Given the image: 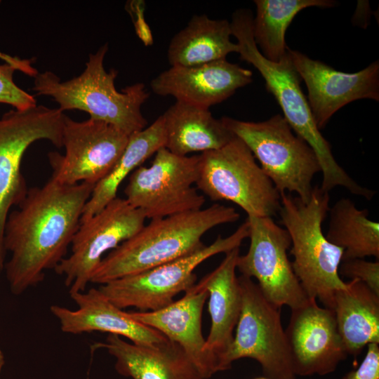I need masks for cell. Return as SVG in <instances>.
<instances>
[{
    "mask_svg": "<svg viewBox=\"0 0 379 379\" xmlns=\"http://www.w3.org/2000/svg\"><path fill=\"white\" fill-rule=\"evenodd\" d=\"M107 50L105 44L91 53L84 72L70 80L62 81L51 71L38 73L32 89L37 95L53 98L62 112H86L90 118L112 124L130 136L147 127L141 107L149 94L142 83L128 86L121 92L116 89L117 71L107 72L104 67Z\"/></svg>",
    "mask_w": 379,
    "mask_h": 379,
    "instance_id": "5b68a950",
    "label": "cell"
},
{
    "mask_svg": "<svg viewBox=\"0 0 379 379\" xmlns=\"http://www.w3.org/2000/svg\"><path fill=\"white\" fill-rule=\"evenodd\" d=\"M231 36L227 20L194 15L172 37L167 50L168 61L171 66L190 67L226 59L228 54L239 51Z\"/></svg>",
    "mask_w": 379,
    "mask_h": 379,
    "instance_id": "cb8c5ba5",
    "label": "cell"
},
{
    "mask_svg": "<svg viewBox=\"0 0 379 379\" xmlns=\"http://www.w3.org/2000/svg\"><path fill=\"white\" fill-rule=\"evenodd\" d=\"M250 245L239 255L237 269L244 277L255 279L265 298L273 305L291 310L309 299L301 287L287 255L291 238L272 218L248 216Z\"/></svg>",
    "mask_w": 379,
    "mask_h": 379,
    "instance_id": "5bb4252c",
    "label": "cell"
},
{
    "mask_svg": "<svg viewBox=\"0 0 379 379\" xmlns=\"http://www.w3.org/2000/svg\"><path fill=\"white\" fill-rule=\"evenodd\" d=\"M149 167L140 166L129 176L126 200L150 220L199 210L205 197L193 186L199 155L179 156L160 148Z\"/></svg>",
    "mask_w": 379,
    "mask_h": 379,
    "instance_id": "8fae6325",
    "label": "cell"
},
{
    "mask_svg": "<svg viewBox=\"0 0 379 379\" xmlns=\"http://www.w3.org/2000/svg\"><path fill=\"white\" fill-rule=\"evenodd\" d=\"M220 120L248 147L280 194L295 193L303 202L309 201L313 178L321 168L314 152L293 132L283 115L258 122L229 117Z\"/></svg>",
    "mask_w": 379,
    "mask_h": 379,
    "instance_id": "8992f818",
    "label": "cell"
},
{
    "mask_svg": "<svg viewBox=\"0 0 379 379\" xmlns=\"http://www.w3.org/2000/svg\"><path fill=\"white\" fill-rule=\"evenodd\" d=\"M326 239L344 249L343 260L373 256L379 259V223L368 218L367 209H358L349 198L329 208Z\"/></svg>",
    "mask_w": 379,
    "mask_h": 379,
    "instance_id": "484cf974",
    "label": "cell"
},
{
    "mask_svg": "<svg viewBox=\"0 0 379 379\" xmlns=\"http://www.w3.org/2000/svg\"><path fill=\"white\" fill-rule=\"evenodd\" d=\"M208 293L192 286L184 296L155 311L128 312L135 320L162 333L185 352L203 379L217 373L204 352L206 339L202 333V312Z\"/></svg>",
    "mask_w": 379,
    "mask_h": 379,
    "instance_id": "d6986e66",
    "label": "cell"
},
{
    "mask_svg": "<svg viewBox=\"0 0 379 379\" xmlns=\"http://www.w3.org/2000/svg\"><path fill=\"white\" fill-rule=\"evenodd\" d=\"M95 185H69L51 178L28 189L6 220L4 246L11 253L5 263L12 293L20 295L41 282L48 270L65 258Z\"/></svg>",
    "mask_w": 379,
    "mask_h": 379,
    "instance_id": "6da1fadb",
    "label": "cell"
},
{
    "mask_svg": "<svg viewBox=\"0 0 379 379\" xmlns=\"http://www.w3.org/2000/svg\"><path fill=\"white\" fill-rule=\"evenodd\" d=\"M342 379H379V344H368L359 367L347 373Z\"/></svg>",
    "mask_w": 379,
    "mask_h": 379,
    "instance_id": "f546056e",
    "label": "cell"
},
{
    "mask_svg": "<svg viewBox=\"0 0 379 379\" xmlns=\"http://www.w3.org/2000/svg\"><path fill=\"white\" fill-rule=\"evenodd\" d=\"M146 218L125 199L116 197L103 209L80 222L72 243L71 254L54 269L62 276L69 293L86 290L104 254L137 233Z\"/></svg>",
    "mask_w": 379,
    "mask_h": 379,
    "instance_id": "7c38bea8",
    "label": "cell"
},
{
    "mask_svg": "<svg viewBox=\"0 0 379 379\" xmlns=\"http://www.w3.org/2000/svg\"><path fill=\"white\" fill-rule=\"evenodd\" d=\"M239 248L225 253L220 264L192 287L208 293L211 328L204 352L218 372L220 362L231 345L241 309V293L236 275Z\"/></svg>",
    "mask_w": 379,
    "mask_h": 379,
    "instance_id": "ffe728a7",
    "label": "cell"
},
{
    "mask_svg": "<svg viewBox=\"0 0 379 379\" xmlns=\"http://www.w3.org/2000/svg\"><path fill=\"white\" fill-rule=\"evenodd\" d=\"M164 119L160 115L150 126L129 136L122 154L107 175L94 187L80 222L91 218L117 197L124 179L160 148L165 146Z\"/></svg>",
    "mask_w": 379,
    "mask_h": 379,
    "instance_id": "d4e9b609",
    "label": "cell"
},
{
    "mask_svg": "<svg viewBox=\"0 0 379 379\" xmlns=\"http://www.w3.org/2000/svg\"><path fill=\"white\" fill-rule=\"evenodd\" d=\"M253 18L248 9H238L232 15V35L237 39L238 53L241 60L251 64L260 72L267 90L276 99L293 132L314 152L323 175L319 188L329 192L335 187H343L354 195L366 197L368 189L354 181L337 163L330 143L317 128L288 49L278 62L265 58L254 39Z\"/></svg>",
    "mask_w": 379,
    "mask_h": 379,
    "instance_id": "7a4b0ae2",
    "label": "cell"
},
{
    "mask_svg": "<svg viewBox=\"0 0 379 379\" xmlns=\"http://www.w3.org/2000/svg\"><path fill=\"white\" fill-rule=\"evenodd\" d=\"M333 310L347 355L357 357L371 343L379 344V295L352 279L336 291Z\"/></svg>",
    "mask_w": 379,
    "mask_h": 379,
    "instance_id": "603a6c76",
    "label": "cell"
},
{
    "mask_svg": "<svg viewBox=\"0 0 379 379\" xmlns=\"http://www.w3.org/2000/svg\"><path fill=\"white\" fill-rule=\"evenodd\" d=\"M291 61L307 89V102L317 128L323 129L345 105L361 99L379 101V61L354 73L336 70L288 48Z\"/></svg>",
    "mask_w": 379,
    "mask_h": 379,
    "instance_id": "9a60e30c",
    "label": "cell"
},
{
    "mask_svg": "<svg viewBox=\"0 0 379 379\" xmlns=\"http://www.w3.org/2000/svg\"><path fill=\"white\" fill-rule=\"evenodd\" d=\"M339 274L357 279L366 285L379 295V260L368 261L364 258L343 260L339 267Z\"/></svg>",
    "mask_w": 379,
    "mask_h": 379,
    "instance_id": "f1b7e54d",
    "label": "cell"
},
{
    "mask_svg": "<svg viewBox=\"0 0 379 379\" xmlns=\"http://www.w3.org/2000/svg\"><path fill=\"white\" fill-rule=\"evenodd\" d=\"M69 295L77 304V310L55 305L50 307L64 333L106 332L125 337L138 345L159 343L168 339L158 331L131 317L109 301L98 288Z\"/></svg>",
    "mask_w": 379,
    "mask_h": 379,
    "instance_id": "ac0fdd59",
    "label": "cell"
},
{
    "mask_svg": "<svg viewBox=\"0 0 379 379\" xmlns=\"http://www.w3.org/2000/svg\"><path fill=\"white\" fill-rule=\"evenodd\" d=\"M280 198L278 214L291 238L293 272L309 299L333 310L334 295L347 282L339 274L344 249L331 243L322 230L330 208L329 193L317 185L307 203L288 193L280 194Z\"/></svg>",
    "mask_w": 379,
    "mask_h": 379,
    "instance_id": "277c9868",
    "label": "cell"
},
{
    "mask_svg": "<svg viewBox=\"0 0 379 379\" xmlns=\"http://www.w3.org/2000/svg\"><path fill=\"white\" fill-rule=\"evenodd\" d=\"M129 135L114 126L89 118L77 121L65 114L64 154L48 153L51 178L65 185H95L110 171L124 151Z\"/></svg>",
    "mask_w": 379,
    "mask_h": 379,
    "instance_id": "4fadbf2b",
    "label": "cell"
},
{
    "mask_svg": "<svg viewBox=\"0 0 379 379\" xmlns=\"http://www.w3.org/2000/svg\"><path fill=\"white\" fill-rule=\"evenodd\" d=\"M256 14L253 18V34L262 55L278 62L287 52L285 36L295 16L308 7L331 8V0H255Z\"/></svg>",
    "mask_w": 379,
    "mask_h": 379,
    "instance_id": "4316f807",
    "label": "cell"
},
{
    "mask_svg": "<svg viewBox=\"0 0 379 379\" xmlns=\"http://www.w3.org/2000/svg\"><path fill=\"white\" fill-rule=\"evenodd\" d=\"M93 347L105 349L115 359L117 372L131 379H203L183 350L168 339L138 345L109 334Z\"/></svg>",
    "mask_w": 379,
    "mask_h": 379,
    "instance_id": "44dd1931",
    "label": "cell"
},
{
    "mask_svg": "<svg viewBox=\"0 0 379 379\" xmlns=\"http://www.w3.org/2000/svg\"><path fill=\"white\" fill-rule=\"evenodd\" d=\"M195 185L212 201L232 202L248 216L272 218L280 208V193L235 136L223 147L199 155Z\"/></svg>",
    "mask_w": 379,
    "mask_h": 379,
    "instance_id": "52a82bcc",
    "label": "cell"
},
{
    "mask_svg": "<svg viewBox=\"0 0 379 379\" xmlns=\"http://www.w3.org/2000/svg\"><path fill=\"white\" fill-rule=\"evenodd\" d=\"M239 217L233 207L215 204L151 220L102 258L91 283L102 285L190 255L205 246L201 240L205 233Z\"/></svg>",
    "mask_w": 379,
    "mask_h": 379,
    "instance_id": "3957f363",
    "label": "cell"
},
{
    "mask_svg": "<svg viewBox=\"0 0 379 379\" xmlns=\"http://www.w3.org/2000/svg\"><path fill=\"white\" fill-rule=\"evenodd\" d=\"M241 309L236 333L220 362V371L231 368L234 361L255 360L269 379H297L283 328L280 308L268 302L252 279L238 277Z\"/></svg>",
    "mask_w": 379,
    "mask_h": 379,
    "instance_id": "ba28073f",
    "label": "cell"
},
{
    "mask_svg": "<svg viewBox=\"0 0 379 379\" xmlns=\"http://www.w3.org/2000/svg\"><path fill=\"white\" fill-rule=\"evenodd\" d=\"M165 131V146L171 152L188 156L219 149L234 135L220 119L213 117L208 108L175 101L161 115Z\"/></svg>",
    "mask_w": 379,
    "mask_h": 379,
    "instance_id": "7402d4cb",
    "label": "cell"
},
{
    "mask_svg": "<svg viewBox=\"0 0 379 379\" xmlns=\"http://www.w3.org/2000/svg\"><path fill=\"white\" fill-rule=\"evenodd\" d=\"M17 70L6 62L0 65V103L10 105L15 109L24 110L37 105L36 100L15 83L13 74Z\"/></svg>",
    "mask_w": 379,
    "mask_h": 379,
    "instance_id": "83f0119b",
    "label": "cell"
},
{
    "mask_svg": "<svg viewBox=\"0 0 379 379\" xmlns=\"http://www.w3.org/2000/svg\"><path fill=\"white\" fill-rule=\"evenodd\" d=\"M5 364L4 355L2 350L0 348V373Z\"/></svg>",
    "mask_w": 379,
    "mask_h": 379,
    "instance_id": "1f68e13d",
    "label": "cell"
},
{
    "mask_svg": "<svg viewBox=\"0 0 379 379\" xmlns=\"http://www.w3.org/2000/svg\"><path fill=\"white\" fill-rule=\"evenodd\" d=\"M64 117L58 108L36 105L10 110L0 118V273L6 254L4 246L6 218L12 206H18L28 191L20 170L22 157L39 140L62 147Z\"/></svg>",
    "mask_w": 379,
    "mask_h": 379,
    "instance_id": "30bf717a",
    "label": "cell"
},
{
    "mask_svg": "<svg viewBox=\"0 0 379 379\" xmlns=\"http://www.w3.org/2000/svg\"><path fill=\"white\" fill-rule=\"evenodd\" d=\"M252 77L251 70L222 59L196 66H171L152 79L150 88L158 95L209 109L251 84Z\"/></svg>",
    "mask_w": 379,
    "mask_h": 379,
    "instance_id": "e0dca14e",
    "label": "cell"
},
{
    "mask_svg": "<svg viewBox=\"0 0 379 379\" xmlns=\"http://www.w3.org/2000/svg\"><path fill=\"white\" fill-rule=\"evenodd\" d=\"M247 220L227 237L219 235L210 245L187 256L138 274L100 285L98 289L114 305L123 310L155 311L174 301V297L196 283L195 269L209 258L239 248L248 237Z\"/></svg>",
    "mask_w": 379,
    "mask_h": 379,
    "instance_id": "9c48e42d",
    "label": "cell"
},
{
    "mask_svg": "<svg viewBox=\"0 0 379 379\" xmlns=\"http://www.w3.org/2000/svg\"><path fill=\"white\" fill-rule=\"evenodd\" d=\"M254 379H269L268 378L264 376V377H258V378H255Z\"/></svg>",
    "mask_w": 379,
    "mask_h": 379,
    "instance_id": "d6a6232c",
    "label": "cell"
},
{
    "mask_svg": "<svg viewBox=\"0 0 379 379\" xmlns=\"http://www.w3.org/2000/svg\"><path fill=\"white\" fill-rule=\"evenodd\" d=\"M285 333L296 376L330 374L348 356L333 310L315 299L291 310Z\"/></svg>",
    "mask_w": 379,
    "mask_h": 379,
    "instance_id": "2e32d148",
    "label": "cell"
},
{
    "mask_svg": "<svg viewBox=\"0 0 379 379\" xmlns=\"http://www.w3.org/2000/svg\"><path fill=\"white\" fill-rule=\"evenodd\" d=\"M0 59L8 64H10L18 69L28 76L34 77L39 72L36 68L32 66V60L21 59L17 57H13L0 51Z\"/></svg>",
    "mask_w": 379,
    "mask_h": 379,
    "instance_id": "4dcf8cb0",
    "label": "cell"
}]
</instances>
